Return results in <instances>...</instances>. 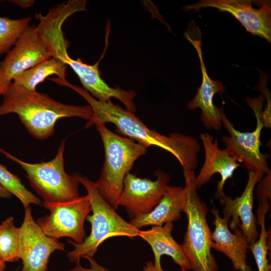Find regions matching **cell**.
Segmentation results:
<instances>
[{
    "mask_svg": "<svg viewBox=\"0 0 271 271\" xmlns=\"http://www.w3.org/2000/svg\"><path fill=\"white\" fill-rule=\"evenodd\" d=\"M67 86L84 98L91 108L93 114L85 128L112 123L119 132L146 149L155 146L170 152L178 160L183 171H194L197 168L200 146L194 137L177 132L171 133L169 136L161 134L149 128L133 112L110 101H99L78 86L69 83Z\"/></svg>",
    "mask_w": 271,
    "mask_h": 271,
    "instance_id": "6da1fadb",
    "label": "cell"
},
{
    "mask_svg": "<svg viewBox=\"0 0 271 271\" xmlns=\"http://www.w3.org/2000/svg\"><path fill=\"white\" fill-rule=\"evenodd\" d=\"M3 96L0 116L17 114L27 131L40 140L54 134L56 123L60 118L78 117L88 120L93 114L89 104H66L48 94L27 90L13 81Z\"/></svg>",
    "mask_w": 271,
    "mask_h": 271,
    "instance_id": "7a4b0ae2",
    "label": "cell"
},
{
    "mask_svg": "<svg viewBox=\"0 0 271 271\" xmlns=\"http://www.w3.org/2000/svg\"><path fill=\"white\" fill-rule=\"evenodd\" d=\"M80 183L85 187L88 196L92 214L89 216L91 232L81 243L72 240L68 242L74 249L67 254L72 262L80 263V259L93 257L99 246L108 238L125 236L130 238L139 236L140 229L122 218L103 197L94 182L79 175Z\"/></svg>",
    "mask_w": 271,
    "mask_h": 271,
    "instance_id": "3957f363",
    "label": "cell"
},
{
    "mask_svg": "<svg viewBox=\"0 0 271 271\" xmlns=\"http://www.w3.org/2000/svg\"><path fill=\"white\" fill-rule=\"evenodd\" d=\"M95 126L104 146L105 160L99 178L94 183L105 200L116 210L119 207L124 178L147 149L111 131L105 124Z\"/></svg>",
    "mask_w": 271,
    "mask_h": 271,
    "instance_id": "277c9868",
    "label": "cell"
},
{
    "mask_svg": "<svg viewBox=\"0 0 271 271\" xmlns=\"http://www.w3.org/2000/svg\"><path fill=\"white\" fill-rule=\"evenodd\" d=\"M188 225L182 244L193 271H218V263L211 253L212 232L207 221L209 209L199 196L194 171H183Z\"/></svg>",
    "mask_w": 271,
    "mask_h": 271,
    "instance_id": "5b68a950",
    "label": "cell"
},
{
    "mask_svg": "<svg viewBox=\"0 0 271 271\" xmlns=\"http://www.w3.org/2000/svg\"><path fill=\"white\" fill-rule=\"evenodd\" d=\"M64 139L60 144L55 157L48 162L29 163L21 160L0 148V152L18 164L26 173L31 187L45 203H59L75 200L80 197L79 174L65 172L64 153Z\"/></svg>",
    "mask_w": 271,
    "mask_h": 271,
    "instance_id": "8992f818",
    "label": "cell"
},
{
    "mask_svg": "<svg viewBox=\"0 0 271 271\" xmlns=\"http://www.w3.org/2000/svg\"><path fill=\"white\" fill-rule=\"evenodd\" d=\"M265 99L262 94L257 98L246 99L247 105L253 111L256 119V127L251 132H241L236 129L222 107V123L230 134L229 136L223 137L222 140L229 154L238 162L244 163L248 171L267 174L271 172L267 162L269 156L261 153L260 151L261 132L264 127L262 112Z\"/></svg>",
    "mask_w": 271,
    "mask_h": 271,
    "instance_id": "52a82bcc",
    "label": "cell"
},
{
    "mask_svg": "<svg viewBox=\"0 0 271 271\" xmlns=\"http://www.w3.org/2000/svg\"><path fill=\"white\" fill-rule=\"evenodd\" d=\"M42 204L50 214L36 221L46 235L57 239L69 237L76 243L84 241V222L91 211L87 195L66 202Z\"/></svg>",
    "mask_w": 271,
    "mask_h": 271,
    "instance_id": "ba28073f",
    "label": "cell"
},
{
    "mask_svg": "<svg viewBox=\"0 0 271 271\" xmlns=\"http://www.w3.org/2000/svg\"><path fill=\"white\" fill-rule=\"evenodd\" d=\"M21 231L20 271H48L51 254L56 250H64L65 245L58 239L46 235L34 220L31 206L25 208Z\"/></svg>",
    "mask_w": 271,
    "mask_h": 271,
    "instance_id": "9c48e42d",
    "label": "cell"
},
{
    "mask_svg": "<svg viewBox=\"0 0 271 271\" xmlns=\"http://www.w3.org/2000/svg\"><path fill=\"white\" fill-rule=\"evenodd\" d=\"M155 181L128 173L124 180L119 206L124 207L130 218L149 213L163 197L170 177L162 170L155 172Z\"/></svg>",
    "mask_w": 271,
    "mask_h": 271,
    "instance_id": "30bf717a",
    "label": "cell"
},
{
    "mask_svg": "<svg viewBox=\"0 0 271 271\" xmlns=\"http://www.w3.org/2000/svg\"><path fill=\"white\" fill-rule=\"evenodd\" d=\"M255 1L201 0L197 3L185 6V11L199 12L201 8H214L232 15L252 35L271 42L270 1H262L258 9L253 6Z\"/></svg>",
    "mask_w": 271,
    "mask_h": 271,
    "instance_id": "8fae6325",
    "label": "cell"
},
{
    "mask_svg": "<svg viewBox=\"0 0 271 271\" xmlns=\"http://www.w3.org/2000/svg\"><path fill=\"white\" fill-rule=\"evenodd\" d=\"M264 174L248 171L246 185L240 196L232 199L223 193L219 198L223 208V217L229 221V228L232 231L239 228L249 245L257 240L259 234L256 227V220L253 213V191Z\"/></svg>",
    "mask_w": 271,
    "mask_h": 271,
    "instance_id": "7c38bea8",
    "label": "cell"
},
{
    "mask_svg": "<svg viewBox=\"0 0 271 271\" xmlns=\"http://www.w3.org/2000/svg\"><path fill=\"white\" fill-rule=\"evenodd\" d=\"M56 59L72 68L78 76L83 89L94 98L101 101H108L111 98H115L124 105L125 109L134 113L136 111L133 102L135 92L109 86L100 77L98 62L94 65H88L79 58L74 60L69 56L67 50L61 52Z\"/></svg>",
    "mask_w": 271,
    "mask_h": 271,
    "instance_id": "4fadbf2b",
    "label": "cell"
},
{
    "mask_svg": "<svg viewBox=\"0 0 271 271\" xmlns=\"http://www.w3.org/2000/svg\"><path fill=\"white\" fill-rule=\"evenodd\" d=\"M196 34L193 35L188 28L185 35L198 53L202 80L196 95L188 103L187 107L190 110L197 108L201 109V118L207 128L220 130L222 126L221 109L214 105L213 97L217 93L221 94L224 92L226 87L221 82L212 80L208 75L201 50V32L198 28Z\"/></svg>",
    "mask_w": 271,
    "mask_h": 271,
    "instance_id": "5bb4252c",
    "label": "cell"
},
{
    "mask_svg": "<svg viewBox=\"0 0 271 271\" xmlns=\"http://www.w3.org/2000/svg\"><path fill=\"white\" fill-rule=\"evenodd\" d=\"M50 58V54L36 27L29 26L0 62V69L13 81L17 75Z\"/></svg>",
    "mask_w": 271,
    "mask_h": 271,
    "instance_id": "9a60e30c",
    "label": "cell"
},
{
    "mask_svg": "<svg viewBox=\"0 0 271 271\" xmlns=\"http://www.w3.org/2000/svg\"><path fill=\"white\" fill-rule=\"evenodd\" d=\"M205 151V161L198 175L195 178V183L197 189L207 184L213 175L219 173L221 180L218 181L216 198L219 199L224 193L223 186L226 181L232 177L234 171L241 164L231 156L226 149L221 150L218 147V139L208 133L200 135Z\"/></svg>",
    "mask_w": 271,
    "mask_h": 271,
    "instance_id": "2e32d148",
    "label": "cell"
},
{
    "mask_svg": "<svg viewBox=\"0 0 271 271\" xmlns=\"http://www.w3.org/2000/svg\"><path fill=\"white\" fill-rule=\"evenodd\" d=\"M211 212L215 218V228L211 234V248L222 252L229 258L235 270L250 271L246 262L249 243L241 230L237 228L232 233L228 227L229 221L221 217L218 210L214 206Z\"/></svg>",
    "mask_w": 271,
    "mask_h": 271,
    "instance_id": "e0dca14e",
    "label": "cell"
},
{
    "mask_svg": "<svg viewBox=\"0 0 271 271\" xmlns=\"http://www.w3.org/2000/svg\"><path fill=\"white\" fill-rule=\"evenodd\" d=\"M173 228V223L168 222L162 226H153L150 229L140 231L138 236L146 241L153 250L155 258L153 264L156 271H164L161 258L164 254L170 256L182 270L191 269L182 245L177 243L172 236Z\"/></svg>",
    "mask_w": 271,
    "mask_h": 271,
    "instance_id": "ac0fdd59",
    "label": "cell"
},
{
    "mask_svg": "<svg viewBox=\"0 0 271 271\" xmlns=\"http://www.w3.org/2000/svg\"><path fill=\"white\" fill-rule=\"evenodd\" d=\"M186 192L185 187L168 185L158 204L148 213L132 218L129 223L140 229L147 226H162L177 221L185 212Z\"/></svg>",
    "mask_w": 271,
    "mask_h": 271,
    "instance_id": "d6986e66",
    "label": "cell"
},
{
    "mask_svg": "<svg viewBox=\"0 0 271 271\" xmlns=\"http://www.w3.org/2000/svg\"><path fill=\"white\" fill-rule=\"evenodd\" d=\"M66 69L65 64L51 57L21 72L13 78V81L27 90L35 91L37 86L49 76L56 75L58 78L66 79Z\"/></svg>",
    "mask_w": 271,
    "mask_h": 271,
    "instance_id": "ffe728a7",
    "label": "cell"
},
{
    "mask_svg": "<svg viewBox=\"0 0 271 271\" xmlns=\"http://www.w3.org/2000/svg\"><path fill=\"white\" fill-rule=\"evenodd\" d=\"M270 205L268 200L259 202L257 213L256 223L261 227L260 233L256 240L249 245L248 249L254 256L257 271H271V265L269 264L267 253L269 245L267 243V238L269 236V231L265 228V219Z\"/></svg>",
    "mask_w": 271,
    "mask_h": 271,
    "instance_id": "44dd1931",
    "label": "cell"
},
{
    "mask_svg": "<svg viewBox=\"0 0 271 271\" xmlns=\"http://www.w3.org/2000/svg\"><path fill=\"white\" fill-rule=\"evenodd\" d=\"M21 231L9 217L0 225V256L5 262L17 261L20 259Z\"/></svg>",
    "mask_w": 271,
    "mask_h": 271,
    "instance_id": "7402d4cb",
    "label": "cell"
},
{
    "mask_svg": "<svg viewBox=\"0 0 271 271\" xmlns=\"http://www.w3.org/2000/svg\"><path fill=\"white\" fill-rule=\"evenodd\" d=\"M0 185L12 195L17 197L25 208L31 204L40 205L42 204L41 200L28 190L17 176L1 163Z\"/></svg>",
    "mask_w": 271,
    "mask_h": 271,
    "instance_id": "603a6c76",
    "label": "cell"
},
{
    "mask_svg": "<svg viewBox=\"0 0 271 271\" xmlns=\"http://www.w3.org/2000/svg\"><path fill=\"white\" fill-rule=\"evenodd\" d=\"M31 20L30 17L17 19L0 17V56L10 50Z\"/></svg>",
    "mask_w": 271,
    "mask_h": 271,
    "instance_id": "cb8c5ba5",
    "label": "cell"
},
{
    "mask_svg": "<svg viewBox=\"0 0 271 271\" xmlns=\"http://www.w3.org/2000/svg\"><path fill=\"white\" fill-rule=\"evenodd\" d=\"M266 176L259 182L256 195L259 202L266 200H270L271 172L266 174Z\"/></svg>",
    "mask_w": 271,
    "mask_h": 271,
    "instance_id": "d4e9b609",
    "label": "cell"
},
{
    "mask_svg": "<svg viewBox=\"0 0 271 271\" xmlns=\"http://www.w3.org/2000/svg\"><path fill=\"white\" fill-rule=\"evenodd\" d=\"M85 258L87 259L90 263L89 268H84L80 263H78L73 269L66 271H112L98 263L93 257H86Z\"/></svg>",
    "mask_w": 271,
    "mask_h": 271,
    "instance_id": "484cf974",
    "label": "cell"
},
{
    "mask_svg": "<svg viewBox=\"0 0 271 271\" xmlns=\"http://www.w3.org/2000/svg\"><path fill=\"white\" fill-rule=\"evenodd\" d=\"M11 82L0 69V95H4Z\"/></svg>",
    "mask_w": 271,
    "mask_h": 271,
    "instance_id": "4316f807",
    "label": "cell"
},
{
    "mask_svg": "<svg viewBox=\"0 0 271 271\" xmlns=\"http://www.w3.org/2000/svg\"><path fill=\"white\" fill-rule=\"evenodd\" d=\"M22 8H28L31 7L35 3L34 0H13L9 1Z\"/></svg>",
    "mask_w": 271,
    "mask_h": 271,
    "instance_id": "83f0119b",
    "label": "cell"
},
{
    "mask_svg": "<svg viewBox=\"0 0 271 271\" xmlns=\"http://www.w3.org/2000/svg\"><path fill=\"white\" fill-rule=\"evenodd\" d=\"M142 271H156L155 269L153 263L151 261L146 262V264L143 266ZM182 271H186L185 270H182Z\"/></svg>",
    "mask_w": 271,
    "mask_h": 271,
    "instance_id": "f1b7e54d",
    "label": "cell"
},
{
    "mask_svg": "<svg viewBox=\"0 0 271 271\" xmlns=\"http://www.w3.org/2000/svg\"><path fill=\"white\" fill-rule=\"evenodd\" d=\"M12 194L0 185V197L3 198H10Z\"/></svg>",
    "mask_w": 271,
    "mask_h": 271,
    "instance_id": "f546056e",
    "label": "cell"
},
{
    "mask_svg": "<svg viewBox=\"0 0 271 271\" xmlns=\"http://www.w3.org/2000/svg\"><path fill=\"white\" fill-rule=\"evenodd\" d=\"M6 262L2 259L0 256V271H5L6 268Z\"/></svg>",
    "mask_w": 271,
    "mask_h": 271,
    "instance_id": "4dcf8cb0",
    "label": "cell"
}]
</instances>
